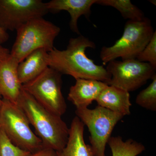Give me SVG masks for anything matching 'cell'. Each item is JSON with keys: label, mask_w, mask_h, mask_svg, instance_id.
<instances>
[{"label": "cell", "mask_w": 156, "mask_h": 156, "mask_svg": "<svg viewBox=\"0 0 156 156\" xmlns=\"http://www.w3.org/2000/svg\"><path fill=\"white\" fill-rule=\"evenodd\" d=\"M148 87L142 90L136 96V103L141 107L155 111L156 110V74Z\"/></svg>", "instance_id": "18"}, {"label": "cell", "mask_w": 156, "mask_h": 156, "mask_svg": "<svg viewBox=\"0 0 156 156\" xmlns=\"http://www.w3.org/2000/svg\"><path fill=\"white\" fill-rule=\"evenodd\" d=\"M106 69L111 75L107 83L128 92L139 89L156 74V69L147 62L136 59L118 61L107 63Z\"/></svg>", "instance_id": "8"}, {"label": "cell", "mask_w": 156, "mask_h": 156, "mask_svg": "<svg viewBox=\"0 0 156 156\" xmlns=\"http://www.w3.org/2000/svg\"><path fill=\"white\" fill-rule=\"evenodd\" d=\"M9 38V34L0 27V45L6 43Z\"/></svg>", "instance_id": "22"}, {"label": "cell", "mask_w": 156, "mask_h": 156, "mask_svg": "<svg viewBox=\"0 0 156 156\" xmlns=\"http://www.w3.org/2000/svg\"><path fill=\"white\" fill-rule=\"evenodd\" d=\"M30 153L13 144L0 128V156H27Z\"/></svg>", "instance_id": "19"}, {"label": "cell", "mask_w": 156, "mask_h": 156, "mask_svg": "<svg viewBox=\"0 0 156 156\" xmlns=\"http://www.w3.org/2000/svg\"><path fill=\"white\" fill-rule=\"evenodd\" d=\"M137 60L149 63L156 69V31L153 35L148 44L136 58Z\"/></svg>", "instance_id": "20"}, {"label": "cell", "mask_w": 156, "mask_h": 156, "mask_svg": "<svg viewBox=\"0 0 156 156\" xmlns=\"http://www.w3.org/2000/svg\"><path fill=\"white\" fill-rule=\"evenodd\" d=\"M76 114L88 127L91 148L94 156H106L105 148L112 132L118 122L124 117L104 108L98 106L76 108Z\"/></svg>", "instance_id": "6"}, {"label": "cell", "mask_w": 156, "mask_h": 156, "mask_svg": "<svg viewBox=\"0 0 156 156\" xmlns=\"http://www.w3.org/2000/svg\"><path fill=\"white\" fill-rule=\"evenodd\" d=\"M84 126L78 117L73 119L67 143L62 150L56 151L58 156H94L91 146L84 140Z\"/></svg>", "instance_id": "15"}, {"label": "cell", "mask_w": 156, "mask_h": 156, "mask_svg": "<svg viewBox=\"0 0 156 156\" xmlns=\"http://www.w3.org/2000/svg\"><path fill=\"white\" fill-rule=\"evenodd\" d=\"M95 4L115 8L128 20L140 21L145 17L143 12L130 0H97Z\"/></svg>", "instance_id": "17"}, {"label": "cell", "mask_w": 156, "mask_h": 156, "mask_svg": "<svg viewBox=\"0 0 156 156\" xmlns=\"http://www.w3.org/2000/svg\"><path fill=\"white\" fill-rule=\"evenodd\" d=\"M95 101L98 106L123 116L131 114V103L129 92L118 87L107 85Z\"/></svg>", "instance_id": "13"}, {"label": "cell", "mask_w": 156, "mask_h": 156, "mask_svg": "<svg viewBox=\"0 0 156 156\" xmlns=\"http://www.w3.org/2000/svg\"><path fill=\"white\" fill-rule=\"evenodd\" d=\"M95 49V43L83 35L69 40L66 50L54 48L49 52L48 65L62 75L75 79H91L107 84L111 75L103 66L95 64L86 55L87 48Z\"/></svg>", "instance_id": "1"}, {"label": "cell", "mask_w": 156, "mask_h": 156, "mask_svg": "<svg viewBox=\"0 0 156 156\" xmlns=\"http://www.w3.org/2000/svg\"><path fill=\"white\" fill-rule=\"evenodd\" d=\"M60 30L43 17L31 20L16 30L17 37L10 54L20 63L34 50L44 49L50 52L55 48L54 41Z\"/></svg>", "instance_id": "3"}, {"label": "cell", "mask_w": 156, "mask_h": 156, "mask_svg": "<svg viewBox=\"0 0 156 156\" xmlns=\"http://www.w3.org/2000/svg\"><path fill=\"white\" fill-rule=\"evenodd\" d=\"M19 63L10 53L0 58V94L3 99L16 104L22 89L17 73Z\"/></svg>", "instance_id": "10"}, {"label": "cell", "mask_w": 156, "mask_h": 156, "mask_svg": "<svg viewBox=\"0 0 156 156\" xmlns=\"http://www.w3.org/2000/svg\"><path fill=\"white\" fill-rule=\"evenodd\" d=\"M108 144L112 156H137L145 150L144 146L133 139L123 140L121 136H111Z\"/></svg>", "instance_id": "16"}, {"label": "cell", "mask_w": 156, "mask_h": 156, "mask_svg": "<svg viewBox=\"0 0 156 156\" xmlns=\"http://www.w3.org/2000/svg\"><path fill=\"white\" fill-rule=\"evenodd\" d=\"M48 12L46 2L41 0H0V27L7 32L17 30Z\"/></svg>", "instance_id": "9"}, {"label": "cell", "mask_w": 156, "mask_h": 156, "mask_svg": "<svg viewBox=\"0 0 156 156\" xmlns=\"http://www.w3.org/2000/svg\"><path fill=\"white\" fill-rule=\"evenodd\" d=\"M17 104L34 128L36 135L41 140L43 147L59 151L65 147L69 128L61 116L46 109L23 88Z\"/></svg>", "instance_id": "2"}, {"label": "cell", "mask_w": 156, "mask_h": 156, "mask_svg": "<svg viewBox=\"0 0 156 156\" xmlns=\"http://www.w3.org/2000/svg\"><path fill=\"white\" fill-rule=\"evenodd\" d=\"M107 85L95 80L76 79L75 84L70 88L68 99L76 108H88Z\"/></svg>", "instance_id": "12"}, {"label": "cell", "mask_w": 156, "mask_h": 156, "mask_svg": "<svg viewBox=\"0 0 156 156\" xmlns=\"http://www.w3.org/2000/svg\"><path fill=\"white\" fill-rule=\"evenodd\" d=\"M49 52L44 49L34 50L20 62L18 78L22 85L32 80L49 67Z\"/></svg>", "instance_id": "14"}, {"label": "cell", "mask_w": 156, "mask_h": 156, "mask_svg": "<svg viewBox=\"0 0 156 156\" xmlns=\"http://www.w3.org/2000/svg\"><path fill=\"white\" fill-rule=\"evenodd\" d=\"M10 51L9 49L4 48L0 45V58L5 57L10 54Z\"/></svg>", "instance_id": "23"}, {"label": "cell", "mask_w": 156, "mask_h": 156, "mask_svg": "<svg viewBox=\"0 0 156 156\" xmlns=\"http://www.w3.org/2000/svg\"><path fill=\"white\" fill-rule=\"evenodd\" d=\"M149 2H150L151 3H152L153 5H156V1L155 0H153V1H152V0H151V1H149Z\"/></svg>", "instance_id": "25"}, {"label": "cell", "mask_w": 156, "mask_h": 156, "mask_svg": "<svg viewBox=\"0 0 156 156\" xmlns=\"http://www.w3.org/2000/svg\"><path fill=\"white\" fill-rule=\"evenodd\" d=\"M25 113L17 104L3 99L0 113V128L11 142L32 153L43 147L41 140L32 131Z\"/></svg>", "instance_id": "5"}, {"label": "cell", "mask_w": 156, "mask_h": 156, "mask_svg": "<svg viewBox=\"0 0 156 156\" xmlns=\"http://www.w3.org/2000/svg\"><path fill=\"white\" fill-rule=\"evenodd\" d=\"M3 98H2V95L0 94V113H1V109H2V105Z\"/></svg>", "instance_id": "24"}, {"label": "cell", "mask_w": 156, "mask_h": 156, "mask_svg": "<svg viewBox=\"0 0 156 156\" xmlns=\"http://www.w3.org/2000/svg\"><path fill=\"white\" fill-rule=\"evenodd\" d=\"M27 156H58L56 151L51 148L42 147L38 150L30 153Z\"/></svg>", "instance_id": "21"}, {"label": "cell", "mask_w": 156, "mask_h": 156, "mask_svg": "<svg viewBox=\"0 0 156 156\" xmlns=\"http://www.w3.org/2000/svg\"><path fill=\"white\" fill-rule=\"evenodd\" d=\"M62 76L49 67L37 77L23 84L22 88L46 109L61 117L67 109L62 92Z\"/></svg>", "instance_id": "7"}, {"label": "cell", "mask_w": 156, "mask_h": 156, "mask_svg": "<svg viewBox=\"0 0 156 156\" xmlns=\"http://www.w3.org/2000/svg\"><path fill=\"white\" fill-rule=\"evenodd\" d=\"M97 0H52L46 2L49 12L58 13L67 11L70 16L69 27L73 32L80 35L78 28V21L84 15L89 20L91 13V7Z\"/></svg>", "instance_id": "11"}, {"label": "cell", "mask_w": 156, "mask_h": 156, "mask_svg": "<svg viewBox=\"0 0 156 156\" xmlns=\"http://www.w3.org/2000/svg\"><path fill=\"white\" fill-rule=\"evenodd\" d=\"M154 32L150 20L145 17L140 21L128 20L120 39L111 47L101 48L100 57L104 65L112 60L136 59L148 44Z\"/></svg>", "instance_id": "4"}]
</instances>
